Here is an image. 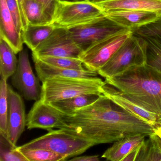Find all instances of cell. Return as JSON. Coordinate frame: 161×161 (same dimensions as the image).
Wrapping results in <instances>:
<instances>
[{"instance_id": "cell-1", "label": "cell", "mask_w": 161, "mask_h": 161, "mask_svg": "<svg viewBox=\"0 0 161 161\" xmlns=\"http://www.w3.org/2000/svg\"><path fill=\"white\" fill-rule=\"evenodd\" d=\"M58 129L88 140L94 146L113 143L134 135L149 136L156 130L103 94L89 105L64 115Z\"/></svg>"}, {"instance_id": "cell-2", "label": "cell", "mask_w": 161, "mask_h": 161, "mask_svg": "<svg viewBox=\"0 0 161 161\" xmlns=\"http://www.w3.org/2000/svg\"><path fill=\"white\" fill-rule=\"evenodd\" d=\"M129 100L143 109L161 115V72L147 64L133 67L105 79Z\"/></svg>"}, {"instance_id": "cell-3", "label": "cell", "mask_w": 161, "mask_h": 161, "mask_svg": "<svg viewBox=\"0 0 161 161\" xmlns=\"http://www.w3.org/2000/svg\"><path fill=\"white\" fill-rule=\"evenodd\" d=\"M100 78L54 77L42 82L40 99L46 103L86 94H103L106 84Z\"/></svg>"}, {"instance_id": "cell-4", "label": "cell", "mask_w": 161, "mask_h": 161, "mask_svg": "<svg viewBox=\"0 0 161 161\" xmlns=\"http://www.w3.org/2000/svg\"><path fill=\"white\" fill-rule=\"evenodd\" d=\"M94 146L88 140L72 134L63 129H57L22 146L19 149H44L64 157L67 160L85 152Z\"/></svg>"}, {"instance_id": "cell-5", "label": "cell", "mask_w": 161, "mask_h": 161, "mask_svg": "<svg viewBox=\"0 0 161 161\" xmlns=\"http://www.w3.org/2000/svg\"><path fill=\"white\" fill-rule=\"evenodd\" d=\"M146 62L145 41L132 32L97 73L104 79H109L121 74L130 68L145 64Z\"/></svg>"}, {"instance_id": "cell-6", "label": "cell", "mask_w": 161, "mask_h": 161, "mask_svg": "<svg viewBox=\"0 0 161 161\" xmlns=\"http://www.w3.org/2000/svg\"><path fill=\"white\" fill-rule=\"evenodd\" d=\"M105 15L89 0H59L56 3L51 24L68 29L93 22Z\"/></svg>"}, {"instance_id": "cell-7", "label": "cell", "mask_w": 161, "mask_h": 161, "mask_svg": "<svg viewBox=\"0 0 161 161\" xmlns=\"http://www.w3.org/2000/svg\"><path fill=\"white\" fill-rule=\"evenodd\" d=\"M132 34L129 29L109 36L95 42L80 54L86 68L97 72Z\"/></svg>"}, {"instance_id": "cell-8", "label": "cell", "mask_w": 161, "mask_h": 161, "mask_svg": "<svg viewBox=\"0 0 161 161\" xmlns=\"http://www.w3.org/2000/svg\"><path fill=\"white\" fill-rule=\"evenodd\" d=\"M75 43L69 29L56 27L49 36L32 52L33 58L42 56L79 58L82 52Z\"/></svg>"}, {"instance_id": "cell-9", "label": "cell", "mask_w": 161, "mask_h": 161, "mask_svg": "<svg viewBox=\"0 0 161 161\" xmlns=\"http://www.w3.org/2000/svg\"><path fill=\"white\" fill-rule=\"evenodd\" d=\"M125 29H127L104 15L93 22L69 30L75 43L83 51L95 42Z\"/></svg>"}, {"instance_id": "cell-10", "label": "cell", "mask_w": 161, "mask_h": 161, "mask_svg": "<svg viewBox=\"0 0 161 161\" xmlns=\"http://www.w3.org/2000/svg\"><path fill=\"white\" fill-rule=\"evenodd\" d=\"M33 71L26 50L19 53L16 70L11 77V82L19 94L27 101L40 99L41 86Z\"/></svg>"}, {"instance_id": "cell-11", "label": "cell", "mask_w": 161, "mask_h": 161, "mask_svg": "<svg viewBox=\"0 0 161 161\" xmlns=\"http://www.w3.org/2000/svg\"><path fill=\"white\" fill-rule=\"evenodd\" d=\"M8 114L7 137L13 145L24 132L27 123V115L22 97L8 85Z\"/></svg>"}, {"instance_id": "cell-12", "label": "cell", "mask_w": 161, "mask_h": 161, "mask_svg": "<svg viewBox=\"0 0 161 161\" xmlns=\"http://www.w3.org/2000/svg\"><path fill=\"white\" fill-rule=\"evenodd\" d=\"M64 114L40 99L36 101L27 115L28 130L43 129L49 131L58 129Z\"/></svg>"}, {"instance_id": "cell-13", "label": "cell", "mask_w": 161, "mask_h": 161, "mask_svg": "<svg viewBox=\"0 0 161 161\" xmlns=\"http://www.w3.org/2000/svg\"><path fill=\"white\" fill-rule=\"evenodd\" d=\"M104 14L115 23L131 31L154 22L161 17L156 12L140 10H120Z\"/></svg>"}, {"instance_id": "cell-14", "label": "cell", "mask_w": 161, "mask_h": 161, "mask_svg": "<svg viewBox=\"0 0 161 161\" xmlns=\"http://www.w3.org/2000/svg\"><path fill=\"white\" fill-rule=\"evenodd\" d=\"M103 94L123 109L153 125L156 130L161 127V115L149 112L135 104L113 86L106 84L103 87Z\"/></svg>"}, {"instance_id": "cell-15", "label": "cell", "mask_w": 161, "mask_h": 161, "mask_svg": "<svg viewBox=\"0 0 161 161\" xmlns=\"http://www.w3.org/2000/svg\"><path fill=\"white\" fill-rule=\"evenodd\" d=\"M0 38L5 41L16 54L23 50L22 33L19 31L9 11L6 0H0Z\"/></svg>"}, {"instance_id": "cell-16", "label": "cell", "mask_w": 161, "mask_h": 161, "mask_svg": "<svg viewBox=\"0 0 161 161\" xmlns=\"http://www.w3.org/2000/svg\"><path fill=\"white\" fill-rule=\"evenodd\" d=\"M103 13L120 10L156 12L161 16V0H104L93 3Z\"/></svg>"}, {"instance_id": "cell-17", "label": "cell", "mask_w": 161, "mask_h": 161, "mask_svg": "<svg viewBox=\"0 0 161 161\" xmlns=\"http://www.w3.org/2000/svg\"><path fill=\"white\" fill-rule=\"evenodd\" d=\"M33 59L36 74L40 81L54 77L75 78H91L97 77V72L88 69L75 70L57 67L48 64L37 59Z\"/></svg>"}, {"instance_id": "cell-18", "label": "cell", "mask_w": 161, "mask_h": 161, "mask_svg": "<svg viewBox=\"0 0 161 161\" xmlns=\"http://www.w3.org/2000/svg\"><path fill=\"white\" fill-rule=\"evenodd\" d=\"M146 136L143 134L134 135L115 141L113 146L104 152L102 158L108 161H122L129 153L141 147Z\"/></svg>"}, {"instance_id": "cell-19", "label": "cell", "mask_w": 161, "mask_h": 161, "mask_svg": "<svg viewBox=\"0 0 161 161\" xmlns=\"http://www.w3.org/2000/svg\"><path fill=\"white\" fill-rule=\"evenodd\" d=\"M56 27L52 24L47 25L29 24L22 32L23 42L32 52L34 51L49 36Z\"/></svg>"}, {"instance_id": "cell-20", "label": "cell", "mask_w": 161, "mask_h": 161, "mask_svg": "<svg viewBox=\"0 0 161 161\" xmlns=\"http://www.w3.org/2000/svg\"><path fill=\"white\" fill-rule=\"evenodd\" d=\"M22 3L29 24H51L52 17L47 12L41 3L37 0H22Z\"/></svg>"}, {"instance_id": "cell-21", "label": "cell", "mask_w": 161, "mask_h": 161, "mask_svg": "<svg viewBox=\"0 0 161 161\" xmlns=\"http://www.w3.org/2000/svg\"><path fill=\"white\" fill-rule=\"evenodd\" d=\"M99 96V95L94 94H86L53 102L48 104L64 114H70L76 110L93 103Z\"/></svg>"}, {"instance_id": "cell-22", "label": "cell", "mask_w": 161, "mask_h": 161, "mask_svg": "<svg viewBox=\"0 0 161 161\" xmlns=\"http://www.w3.org/2000/svg\"><path fill=\"white\" fill-rule=\"evenodd\" d=\"M16 53L4 40L0 38V74L7 80L17 68L18 60Z\"/></svg>"}, {"instance_id": "cell-23", "label": "cell", "mask_w": 161, "mask_h": 161, "mask_svg": "<svg viewBox=\"0 0 161 161\" xmlns=\"http://www.w3.org/2000/svg\"><path fill=\"white\" fill-rule=\"evenodd\" d=\"M139 36L145 42L146 64L161 72V37L157 36Z\"/></svg>"}, {"instance_id": "cell-24", "label": "cell", "mask_w": 161, "mask_h": 161, "mask_svg": "<svg viewBox=\"0 0 161 161\" xmlns=\"http://www.w3.org/2000/svg\"><path fill=\"white\" fill-rule=\"evenodd\" d=\"M136 161H161V137L156 132L144 141Z\"/></svg>"}, {"instance_id": "cell-25", "label": "cell", "mask_w": 161, "mask_h": 161, "mask_svg": "<svg viewBox=\"0 0 161 161\" xmlns=\"http://www.w3.org/2000/svg\"><path fill=\"white\" fill-rule=\"evenodd\" d=\"M0 161H28L17 146L13 145L8 137L0 133Z\"/></svg>"}, {"instance_id": "cell-26", "label": "cell", "mask_w": 161, "mask_h": 161, "mask_svg": "<svg viewBox=\"0 0 161 161\" xmlns=\"http://www.w3.org/2000/svg\"><path fill=\"white\" fill-rule=\"evenodd\" d=\"M33 59H37L48 64L62 68L75 70L87 69L79 58L46 56Z\"/></svg>"}, {"instance_id": "cell-27", "label": "cell", "mask_w": 161, "mask_h": 161, "mask_svg": "<svg viewBox=\"0 0 161 161\" xmlns=\"http://www.w3.org/2000/svg\"><path fill=\"white\" fill-rule=\"evenodd\" d=\"M6 80L0 81V133L7 136L8 132V83Z\"/></svg>"}, {"instance_id": "cell-28", "label": "cell", "mask_w": 161, "mask_h": 161, "mask_svg": "<svg viewBox=\"0 0 161 161\" xmlns=\"http://www.w3.org/2000/svg\"><path fill=\"white\" fill-rule=\"evenodd\" d=\"M19 150L28 159V161H61L67 160L62 155L44 149H19Z\"/></svg>"}, {"instance_id": "cell-29", "label": "cell", "mask_w": 161, "mask_h": 161, "mask_svg": "<svg viewBox=\"0 0 161 161\" xmlns=\"http://www.w3.org/2000/svg\"><path fill=\"white\" fill-rule=\"evenodd\" d=\"M131 31L136 35L157 36L161 37V16L156 21Z\"/></svg>"}, {"instance_id": "cell-30", "label": "cell", "mask_w": 161, "mask_h": 161, "mask_svg": "<svg viewBox=\"0 0 161 161\" xmlns=\"http://www.w3.org/2000/svg\"><path fill=\"white\" fill-rule=\"evenodd\" d=\"M9 11L14 20L16 26L19 31L22 33V26L19 9L16 0H6Z\"/></svg>"}, {"instance_id": "cell-31", "label": "cell", "mask_w": 161, "mask_h": 161, "mask_svg": "<svg viewBox=\"0 0 161 161\" xmlns=\"http://www.w3.org/2000/svg\"><path fill=\"white\" fill-rule=\"evenodd\" d=\"M43 4L47 12L53 17L56 3L59 0H37Z\"/></svg>"}, {"instance_id": "cell-32", "label": "cell", "mask_w": 161, "mask_h": 161, "mask_svg": "<svg viewBox=\"0 0 161 161\" xmlns=\"http://www.w3.org/2000/svg\"><path fill=\"white\" fill-rule=\"evenodd\" d=\"M16 1L19 9L20 17H21V22H22V32L28 27V25H29V23L28 22V19H27L25 11H24L22 0H16Z\"/></svg>"}, {"instance_id": "cell-33", "label": "cell", "mask_w": 161, "mask_h": 161, "mask_svg": "<svg viewBox=\"0 0 161 161\" xmlns=\"http://www.w3.org/2000/svg\"><path fill=\"white\" fill-rule=\"evenodd\" d=\"M70 161H99L100 160L98 155H89V156H75L69 159Z\"/></svg>"}, {"instance_id": "cell-34", "label": "cell", "mask_w": 161, "mask_h": 161, "mask_svg": "<svg viewBox=\"0 0 161 161\" xmlns=\"http://www.w3.org/2000/svg\"><path fill=\"white\" fill-rule=\"evenodd\" d=\"M142 146V145H141ZM137 148L136 149L134 150L132 152L129 153L128 155L126 156L122 161H136V158H137V155H138V153H139V150H140V147Z\"/></svg>"}, {"instance_id": "cell-35", "label": "cell", "mask_w": 161, "mask_h": 161, "mask_svg": "<svg viewBox=\"0 0 161 161\" xmlns=\"http://www.w3.org/2000/svg\"><path fill=\"white\" fill-rule=\"evenodd\" d=\"M68 1H83V0H68ZM89 1L92 3H95L103 1L104 0H89Z\"/></svg>"}]
</instances>
